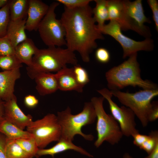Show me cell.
<instances>
[{
    "label": "cell",
    "mask_w": 158,
    "mask_h": 158,
    "mask_svg": "<svg viewBox=\"0 0 158 158\" xmlns=\"http://www.w3.org/2000/svg\"><path fill=\"white\" fill-rule=\"evenodd\" d=\"M123 158H133V157L128 153H125L123 156Z\"/></svg>",
    "instance_id": "41"
},
{
    "label": "cell",
    "mask_w": 158,
    "mask_h": 158,
    "mask_svg": "<svg viewBox=\"0 0 158 158\" xmlns=\"http://www.w3.org/2000/svg\"><path fill=\"white\" fill-rule=\"evenodd\" d=\"M8 0H0V9L7 4L9 2Z\"/></svg>",
    "instance_id": "40"
},
{
    "label": "cell",
    "mask_w": 158,
    "mask_h": 158,
    "mask_svg": "<svg viewBox=\"0 0 158 158\" xmlns=\"http://www.w3.org/2000/svg\"><path fill=\"white\" fill-rule=\"evenodd\" d=\"M11 20L27 18L29 0H10L8 3Z\"/></svg>",
    "instance_id": "21"
},
{
    "label": "cell",
    "mask_w": 158,
    "mask_h": 158,
    "mask_svg": "<svg viewBox=\"0 0 158 158\" xmlns=\"http://www.w3.org/2000/svg\"><path fill=\"white\" fill-rule=\"evenodd\" d=\"M153 106L149 118V122L156 121L158 118V104L157 102H153Z\"/></svg>",
    "instance_id": "37"
},
{
    "label": "cell",
    "mask_w": 158,
    "mask_h": 158,
    "mask_svg": "<svg viewBox=\"0 0 158 158\" xmlns=\"http://www.w3.org/2000/svg\"><path fill=\"white\" fill-rule=\"evenodd\" d=\"M5 150L6 158H33L34 157L23 150L16 143L14 139L7 137Z\"/></svg>",
    "instance_id": "24"
},
{
    "label": "cell",
    "mask_w": 158,
    "mask_h": 158,
    "mask_svg": "<svg viewBox=\"0 0 158 158\" xmlns=\"http://www.w3.org/2000/svg\"><path fill=\"white\" fill-rule=\"evenodd\" d=\"M100 30L102 34L111 36L120 44L123 49V58L129 57L139 51H150L154 49L153 41L152 39L146 38L141 41L133 40L122 33L120 26L115 21H110Z\"/></svg>",
    "instance_id": "9"
},
{
    "label": "cell",
    "mask_w": 158,
    "mask_h": 158,
    "mask_svg": "<svg viewBox=\"0 0 158 158\" xmlns=\"http://www.w3.org/2000/svg\"><path fill=\"white\" fill-rule=\"evenodd\" d=\"M39 49L32 40L27 38L16 47L15 55L22 63L29 66L32 64L33 56Z\"/></svg>",
    "instance_id": "19"
},
{
    "label": "cell",
    "mask_w": 158,
    "mask_h": 158,
    "mask_svg": "<svg viewBox=\"0 0 158 158\" xmlns=\"http://www.w3.org/2000/svg\"><path fill=\"white\" fill-rule=\"evenodd\" d=\"M93 158L92 157H89V158Z\"/></svg>",
    "instance_id": "42"
},
{
    "label": "cell",
    "mask_w": 158,
    "mask_h": 158,
    "mask_svg": "<svg viewBox=\"0 0 158 158\" xmlns=\"http://www.w3.org/2000/svg\"><path fill=\"white\" fill-rule=\"evenodd\" d=\"M27 18L16 20H10L6 36L16 47L28 37L25 32Z\"/></svg>",
    "instance_id": "20"
},
{
    "label": "cell",
    "mask_w": 158,
    "mask_h": 158,
    "mask_svg": "<svg viewBox=\"0 0 158 158\" xmlns=\"http://www.w3.org/2000/svg\"><path fill=\"white\" fill-rule=\"evenodd\" d=\"M24 103L27 107L32 108L36 107L39 103V100L34 95H29L25 97Z\"/></svg>",
    "instance_id": "34"
},
{
    "label": "cell",
    "mask_w": 158,
    "mask_h": 158,
    "mask_svg": "<svg viewBox=\"0 0 158 158\" xmlns=\"http://www.w3.org/2000/svg\"><path fill=\"white\" fill-rule=\"evenodd\" d=\"M56 116L61 128V138L73 141L74 136L79 135L86 140H94L93 135L85 134L81 130L83 127L92 124L96 119L95 110L91 102H85L82 111L78 114H71L70 107H68L64 110L58 112Z\"/></svg>",
    "instance_id": "4"
},
{
    "label": "cell",
    "mask_w": 158,
    "mask_h": 158,
    "mask_svg": "<svg viewBox=\"0 0 158 158\" xmlns=\"http://www.w3.org/2000/svg\"><path fill=\"white\" fill-rule=\"evenodd\" d=\"M36 89L41 96L54 93L59 90L57 81L55 74L42 72L35 77Z\"/></svg>",
    "instance_id": "17"
},
{
    "label": "cell",
    "mask_w": 158,
    "mask_h": 158,
    "mask_svg": "<svg viewBox=\"0 0 158 158\" xmlns=\"http://www.w3.org/2000/svg\"><path fill=\"white\" fill-rule=\"evenodd\" d=\"M97 91L107 101L111 115L118 123L123 135L132 137L139 133L136 128L135 116L131 109L124 106H118L112 100L113 96L108 89L104 88Z\"/></svg>",
    "instance_id": "10"
},
{
    "label": "cell",
    "mask_w": 158,
    "mask_h": 158,
    "mask_svg": "<svg viewBox=\"0 0 158 158\" xmlns=\"http://www.w3.org/2000/svg\"><path fill=\"white\" fill-rule=\"evenodd\" d=\"M5 101L0 98V120L4 118Z\"/></svg>",
    "instance_id": "39"
},
{
    "label": "cell",
    "mask_w": 158,
    "mask_h": 158,
    "mask_svg": "<svg viewBox=\"0 0 158 158\" xmlns=\"http://www.w3.org/2000/svg\"><path fill=\"white\" fill-rule=\"evenodd\" d=\"M94 1L96 3V6L92 9V13L93 18L96 22L97 23V25L100 30L105 24V22L109 20L107 0H95Z\"/></svg>",
    "instance_id": "23"
},
{
    "label": "cell",
    "mask_w": 158,
    "mask_h": 158,
    "mask_svg": "<svg viewBox=\"0 0 158 158\" xmlns=\"http://www.w3.org/2000/svg\"><path fill=\"white\" fill-rule=\"evenodd\" d=\"M26 130L33 135L40 149L59 141L61 137V127L56 116L53 114H48L41 119L33 121Z\"/></svg>",
    "instance_id": "8"
},
{
    "label": "cell",
    "mask_w": 158,
    "mask_h": 158,
    "mask_svg": "<svg viewBox=\"0 0 158 158\" xmlns=\"http://www.w3.org/2000/svg\"><path fill=\"white\" fill-rule=\"evenodd\" d=\"M78 60L74 52L67 48L56 47H48L39 49L32 57V63L27 66V73L31 79L42 72H57L70 64H77Z\"/></svg>",
    "instance_id": "3"
},
{
    "label": "cell",
    "mask_w": 158,
    "mask_h": 158,
    "mask_svg": "<svg viewBox=\"0 0 158 158\" xmlns=\"http://www.w3.org/2000/svg\"><path fill=\"white\" fill-rule=\"evenodd\" d=\"M147 136V135L142 134L139 133L136 134L132 137L133 144L139 148L145 140Z\"/></svg>",
    "instance_id": "35"
},
{
    "label": "cell",
    "mask_w": 158,
    "mask_h": 158,
    "mask_svg": "<svg viewBox=\"0 0 158 158\" xmlns=\"http://www.w3.org/2000/svg\"><path fill=\"white\" fill-rule=\"evenodd\" d=\"M20 75V68L0 72V98L3 100L7 101L14 96L15 82Z\"/></svg>",
    "instance_id": "14"
},
{
    "label": "cell",
    "mask_w": 158,
    "mask_h": 158,
    "mask_svg": "<svg viewBox=\"0 0 158 158\" xmlns=\"http://www.w3.org/2000/svg\"><path fill=\"white\" fill-rule=\"evenodd\" d=\"M55 74L59 90L62 91H75L79 93L83 92L84 87L77 82L72 68L66 66Z\"/></svg>",
    "instance_id": "15"
},
{
    "label": "cell",
    "mask_w": 158,
    "mask_h": 158,
    "mask_svg": "<svg viewBox=\"0 0 158 158\" xmlns=\"http://www.w3.org/2000/svg\"><path fill=\"white\" fill-rule=\"evenodd\" d=\"M57 142L56 144L50 148L39 149L37 157L46 155H49L54 157L55 154L68 150H73L89 157H93L92 155L81 147L74 144L72 141L61 138Z\"/></svg>",
    "instance_id": "16"
},
{
    "label": "cell",
    "mask_w": 158,
    "mask_h": 158,
    "mask_svg": "<svg viewBox=\"0 0 158 158\" xmlns=\"http://www.w3.org/2000/svg\"><path fill=\"white\" fill-rule=\"evenodd\" d=\"M107 6L109 20L117 23L121 30H129L126 21L123 0H107Z\"/></svg>",
    "instance_id": "18"
},
{
    "label": "cell",
    "mask_w": 158,
    "mask_h": 158,
    "mask_svg": "<svg viewBox=\"0 0 158 158\" xmlns=\"http://www.w3.org/2000/svg\"><path fill=\"white\" fill-rule=\"evenodd\" d=\"M95 56L98 61L103 63L108 62L110 59V55L109 51L103 47L99 48L96 50Z\"/></svg>",
    "instance_id": "32"
},
{
    "label": "cell",
    "mask_w": 158,
    "mask_h": 158,
    "mask_svg": "<svg viewBox=\"0 0 158 158\" xmlns=\"http://www.w3.org/2000/svg\"><path fill=\"white\" fill-rule=\"evenodd\" d=\"M126 21L129 30H132L146 38L151 36L150 28L145 25L151 21L145 16L141 0L131 1L123 0Z\"/></svg>",
    "instance_id": "11"
},
{
    "label": "cell",
    "mask_w": 158,
    "mask_h": 158,
    "mask_svg": "<svg viewBox=\"0 0 158 158\" xmlns=\"http://www.w3.org/2000/svg\"><path fill=\"white\" fill-rule=\"evenodd\" d=\"M112 96L116 97L124 106L134 113L143 127L149 123V118L152 110V100L158 95V89H143L135 93L110 90Z\"/></svg>",
    "instance_id": "5"
},
{
    "label": "cell",
    "mask_w": 158,
    "mask_h": 158,
    "mask_svg": "<svg viewBox=\"0 0 158 158\" xmlns=\"http://www.w3.org/2000/svg\"><path fill=\"white\" fill-rule=\"evenodd\" d=\"M10 20L8 3L0 9V37L5 36Z\"/></svg>",
    "instance_id": "27"
},
{
    "label": "cell",
    "mask_w": 158,
    "mask_h": 158,
    "mask_svg": "<svg viewBox=\"0 0 158 158\" xmlns=\"http://www.w3.org/2000/svg\"><path fill=\"white\" fill-rule=\"evenodd\" d=\"M49 6L40 0H29L25 27L30 32L37 31L41 21L47 13Z\"/></svg>",
    "instance_id": "13"
},
{
    "label": "cell",
    "mask_w": 158,
    "mask_h": 158,
    "mask_svg": "<svg viewBox=\"0 0 158 158\" xmlns=\"http://www.w3.org/2000/svg\"><path fill=\"white\" fill-rule=\"evenodd\" d=\"M59 5L57 1L50 4L38 28L41 39L48 47L66 45L65 30L61 20L56 18L55 13V9Z\"/></svg>",
    "instance_id": "7"
},
{
    "label": "cell",
    "mask_w": 158,
    "mask_h": 158,
    "mask_svg": "<svg viewBox=\"0 0 158 158\" xmlns=\"http://www.w3.org/2000/svg\"><path fill=\"white\" fill-rule=\"evenodd\" d=\"M4 118L20 129L23 130L33 121L32 116L25 115L17 103L15 95L10 100L5 102Z\"/></svg>",
    "instance_id": "12"
},
{
    "label": "cell",
    "mask_w": 158,
    "mask_h": 158,
    "mask_svg": "<svg viewBox=\"0 0 158 158\" xmlns=\"http://www.w3.org/2000/svg\"><path fill=\"white\" fill-rule=\"evenodd\" d=\"M137 53L129 57L120 65L109 69L105 73L107 86L111 90H119L126 87H138L143 89L158 88L157 84L141 76Z\"/></svg>",
    "instance_id": "2"
},
{
    "label": "cell",
    "mask_w": 158,
    "mask_h": 158,
    "mask_svg": "<svg viewBox=\"0 0 158 158\" xmlns=\"http://www.w3.org/2000/svg\"><path fill=\"white\" fill-rule=\"evenodd\" d=\"M14 140L23 150L34 157H37V153L39 148L33 137L22 138Z\"/></svg>",
    "instance_id": "25"
},
{
    "label": "cell",
    "mask_w": 158,
    "mask_h": 158,
    "mask_svg": "<svg viewBox=\"0 0 158 158\" xmlns=\"http://www.w3.org/2000/svg\"><path fill=\"white\" fill-rule=\"evenodd\" d=\"M57 1L65 7L68 9H74L84 7L89 5L91 0H57Z\"/></svg>",
    "instance_id": "31"
},
{
    "label": "cell",
    "mask_w": 158,
    "mask_h": 158,
    "mask_svg": "<svg viewBox=\"0 0 158 158\" xmlns=\"http://www.w3.org/2000/svg\"><path fill=\"white\" fill-rule=\"evenodd\" d=\"M7 140V137L0 133V158H6L5 148Z\"/></svg>",
    "instance_id": "36"
},
{
    "label": "cell",
    "mask_w": 158,
    "mask_h": 158,
    "mask_svg": "<svg viewBox=\"0 0 158 158\" xmlns=\"http://www.w3.org/2000/svg\"><path fill=\"white\" fill-rule=\"evenodd\" d=\"M76 79L80 85L84 87L90 81L87 71L79 64H77L72 68Z\"/></svg>",
    "instance_id": "29"
},
{
    "label": "cell",
    "mask_w": 158,
    "mask_h": 158,
    "mask_svg": "<svg viewBox=\"0 0 158 158\" xmlns=\"http://www.w3.org/2000/svg\"><path fill=\"white\" fill-rule=\"evenodd\" d=\"M22 63L15 54L0 56V68L3 71L20 68Z\"/></svg>",
    "instance_id": "26"
},
{
    "label": "cell",
    "mask_w": 158,
    "mask_h": 158,
    "mask_svg": "<svg viewBox=\"0 0 158 158\" xmlns=\"http://www.w3.org/2000/svg\"><path fill=\"white\" fill-rule=\"evenodd\" d=\"M0 133L8 138L13 139L33 137L27 130L24 131L10 122L4 118L0 120Z\"/></svg>",
    "instance_id": "22"
},
{
    "label": "cell",
    "mask_w": 158,
    "mask_h": 158,
    "mask_svg": "<svg viewBox=\"0 0 158 158\" xmlns=\"http://www.w3.org/2000/svg\"><path fill=\"white\" fill-rule=\"evenodd\" d=\"M104 98L102 96L92 97L91 100L97 119L96 130L97 138L94 145L99 147L104 142L112 145L118 143L123 135L119 126L111 114H107L103 107Z\"/></svg>",
    "instance_id": "6"
},
{
    "label": "cell",
    "mask_w": 158,
    "mask_h": 158,
    "mask_svg": "<svg viewBox=\"0 0 158 158\" xmlns=\"http://www.w3.org/2000/svg\"><path fill=\"white\" fill-rule=\"evenodd\" d=\"M158 144V131L152 130L147 135L145 140L139 148L145 151L148 154Z\"/></svg>",
    "instance_id": "28"
},
{
    "label": "cell",
    "mask_w": 158,
    "mask_h": 158,
    "mask_svg": "<svg viewBox=\"0 0 158 158\" xmlns=\"http://www.w3.org/2000/svg\"><path fill=\"white\" fill-rule=\"evenodd\" d=\"M147 2L152 13V17L155 28L158 31V2L157 0H147Z\"/></svg>",
    "instance_id": "33"
},
{
    "label": "cell",
    "mask_w": 158,
    "mask_h": 158,
    "mask_svg": "<svg viewBox=\"0 0 158 158\" xmlns=\"http://www.w3.org/2000/svg\"><path fill=\"white\" fill-rule=\"evenodd\" d=\"M92 15L89 5L74 9L64 7L60 19L65 30L67 48L77 51L85 63L90 61V54L97 47L96 41L104 39Z\"/></svg>",
    "instance_id": "1"
},
{
    "label": "cell",
    "mask_w": 158,
    "mask_h": 158,
    "mask_svg": "<svg viewBox=\"0 0 158 158\" xmlns=\"http://www.w3.org/2000/svg\"><path fill=\"white\" fill-rule=\"evenodd\" d=\"M15 47L6 35L0 37V56L15 54Z\"/></svg>",
    "instance_id": "30"
},
{
    "label": "cell",
    "mask_w": 158,
    "mask_h": 158,
    "mask_svg": "<svg viewBox=\"0 0 158 158\" xmlns=\"http://www.w3.org/2000/svg\"><path fill=\"white\" fill-rule=\"evenodd\" d=\"M144 158H158V144L148 155Z\"/></svg>",
    "instance_id": "38"
}]
</instances>
